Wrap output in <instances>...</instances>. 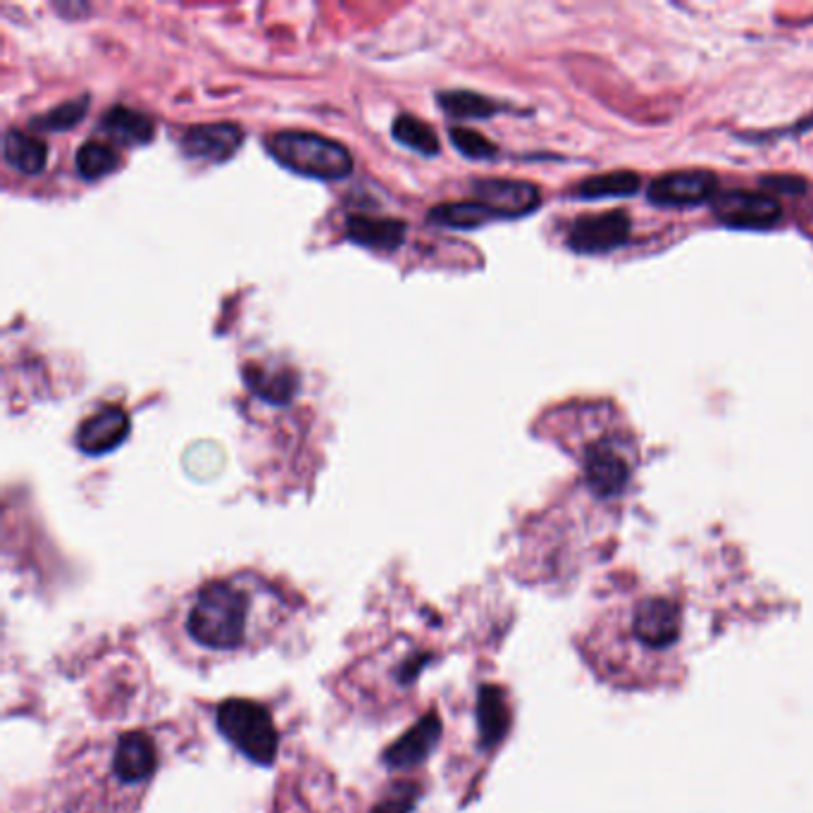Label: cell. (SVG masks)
<instances>
[{
	"instance_id": "d4e9b609",
	"label": "cell",
	"mask_w": 813,
	"mask_h": 813,
	"mask_svg": "<svg viewBox=\"0 0 813 813\" xmlns=\"http://www.w3.org/2000/svg\"><path fill=\"white\" fill-rule=\"evenodd\" d=\"M448 139H451V144H454L461 150V154L465 158L487 160V158H494L496 156V146L487 137H482L479 131L465 129V127H451L448 129Z\"/></svg>"
},
{
	"instance_id": "30bf717a",
	"label": "cell",
	"mask_w": 813,
	"mask_h": 813,
	"mask_svg": "<svg viewBox=\"0 0 813 813\" xmlns=\"http://www.w3.org/2000/svg\"><path fill=\"white\" fill-rule=\"evenodd\" d=\"M241 144H244V131L234 123L193 125L187 127L182 137H179L184 156L210 162L230 160Z\"/></svg>"
},
{
	"instance_id": "ba28073f",
	"label": "cell",
	"mask_w": 813,
	"mask_h": 813,
	"mask_svg": "<svg viewBox=\"0 0 813 813\" xmlns=\"http://www.w3.org/2000/svg\"><path fill=\"white\" fill-rule=\"evenodd\" d=\"M630 236V218L623 210L578 218L570 228L568 244L578 253H606L623 246Z\"/></svg>"
},
{
	"instance_id": "ffe728a7",
	"label": "cell",
	"mask_w": 813,
	"mask_h": 813,
	"mask_svg": "<svg viewBox=\"0 0 813 813\" xmlns=\"http://www.w3.org/2000/svg\"><path fill=\"white\" fill-rule=\"evenodd\" d=\"M74 162H77V172L84 179H101L119 168L123 156H119V150L113 148L110 144L88 139L77 148V158H74Z\"/></svg>"
},
{
	"instance_id": "7a4b0ae2",
	"label": "cell",
	"mask_w": 813,
	"mask_h": 813,
	"mask_svg": "<svg viewBox=\"0 0 813 813\" xmlns=\"http://www.w3.org/2000/svg\"><path fill=\"white\" fill-rule=\"evenodd\" d=\"M282 168L313 179H344L353 170L349 148L315 131H277L265 141Z\"/></svg>"
},
{
	"instance_id": "3957f363",
	"label": "cell",
	"mask_w": 813,
	"mask_h": 813,
	"mask_svg": "<svg viewBox=\"0 0 813 813\" xmlns=\"http://www.w3.org/2000/svg\"><path fill=\"white\" fill-rule=\"evenodd\" d=\"M218 728L253 763L270 766L277 759L279 732L263 704L228 699L218 709Z\"/></svg>"
},
{
	"instance_id": "7c38bea8",
	"label": "cell",
	"mask_w": 813,
	"mask_h": 813,
	"mask_svg": "<svg viewBox=\"0 0 813 813\" xmlns=\"http://www.w3.org/2000/svg\"><path fill=\"white\" fill-rule=\"evenodd\" d=\"M584 477L599 496H615L627 485L630 468L621 454L606 444H594L584 454Z\"/></svg>"
},
{
	"instance_id": "277c9868",
	"label": "cell",
	"mask_w": 813,
	"mask_h": 813,
	"mask_svg": "<svg viewBox=\"0 0 813 813\" xmlns=\"http://www.w3.org/2000/svg\"><path fill=\"white\" fill-rule=\"evenodd\" d=\"M630 635L642 652L664 654L680 637V609L668 599H642L630 611Z\"/></svg>"
},
{
	"instance_id": "6da1fadb",
	"label": "cell",
	"mask_w": 813,
	"mask_h": 813,
	"mask_svg": "<svg viewBox=\"0 0 813 813\" xmlns=\"http://www.w3.org/2000/svg\"><path fill=\"white\" fill-rule=\"evenodd\" d=\"M255 619L249 582L215 580L201 587L189 609L187 630L196 644L213 652H234L249 644Z\"/></svg>"
},
{
	"instance_id": "d6986e66",
	"label": "cell",
	"mask_w": 813,
	"mask_h": 813,
	"mask_svg": "<svg viewBox=\"0 0 813 813\" xmlns=\"http://www.w3.org/2000/svg\"><path fill=\"white\" fill-rule=\"evenodd\" d=\"M640 189V177L630 170H615L606 175L587 177L576 187L580 199H615V196H632Z\"/></svg>"
},
{
	"instance_id": "5bb4252c",
	"label": "cell",
	"mask_w": 813,
	"mask_h": 813,
	"mask_svg": "<svg viewBox=\"0 0 813 813\" xmlns=\"http://www.w3.org/2000/svg\"><path fill=\"white\" fill-rule=\"evenodd\" d=\"M442 722L434 714L423 718L413 730L405 732L399 742L391 745L384 754V763L391 768H413L423 761L440 740Z\"/></svg>"
},
{
	"instance_id": "8fae6325",
	"label": "cell",
	"mask_w": 813,
	"mask_h": 813,
	"mask_svg": "<svg viewBox=\"0 0 813 813\" xmlns=\"http://www.w3.org/2000/svg\"><path fill=\"white\" fill-rule=\"evenodd\" d=\"M129 434V415L119 405H103L77 430V446L88 456L108 454Z\"/></svg>"
},
{
	"instance_id": "5b68a950",
	"label": "cell",
	"mask_w": 813,
	"mask_h": 813,
	"mask_svg": "<svg viewBox=\"0 0 813 813\" xmlns=\"http://www.w3.org/2000/svg\"><path fill=\"white\" fill-rule=\"evenodd\" d=\"M714 215L730 228L766 230L780 222L782 208L761 191H720L714 199Z\"/></svg>"
},
{
	"instance_id": "2e32d148",
	"label": "cell",
	"mask_w": 813,
	"mask_h": 813,
	"mask_svg": "<svg viewBox=\"0 0 813 813\" xmlns=\"http://www.w3.org/2000/svg\"><path fill=\"white\" fill-rule=\"evenodd\" d=\"M3 156L12 170L22 175H39L49 162V146L41 137H34V134L8 129L3 137Z\"/></svg>"
},
{
	"instance_id": "e0dca14e",
	"label": "cell",
	"mask_w": 813,
	"mask_h": 813,
	"mask_svg": "<svg viewBox=\"0 0 813 813\" xmlns=\"http://www.w3.org/2000/svg\"><path fill=\"white\" fill-rule=\"evenodd\" d=\"M492 220H496V215L487 205H482L475 199L440 203L430 210V222L440 224V228H451V230H475Z\"/></svg>"
},
{
	"instance_id": "cb8c5ba5",
	"label": "cell",
	"mask_w": 813,
	"mask_h": 813,
	"mask_svg": "<svg viewBox=\"0 0 813 813\" xmlns=\"http://www.w3.org/2000/svg\"><path fill=\"white\" fill-rule=\"evenodd\" d=\"M88 110V96L70 98L65 103L55 105V108L46 110L43 115L32 119V127L39 131H65L74 125H80Z\"/></svg>"
},
{
	"instance_id": "484cf974",
	"label": "cell",
	"mask_w": 813,
	"mask_h": 813,
	"mask_svg": "<svg viewBox=\"0 0 813 813\" xmlns=\"http://www.w3.org/2000/svg\"><path fill=\"white\" fill-rule=\"evenodd\" d=\"M418 800L415 785H399L394 792H389L384 800L374 806L372 813H411Z\"/></svg>"
},
{
	"instance_id": "9c48e42d",
	"label": "cell",
	"mask_w": 813,
	"mask_h": 813,
	"mask_svg": "<svg viewBox=\"0 0 813 813\" xmlns=\"http://www.w3.org/2000/svg\"><path fill=\"white\" fill-rule=\"evenodd\" d=\"M475 201L487 205L496 218H518L532 213L541 193L535 184L522 179H479L473 184Z\"/></svg>"
},
{
	"instance_id": "8992f818",
	"label": "cell",
	"mask_w": 813,
	"mask_h": 813,
	"mask_svg": "<svg viewBox=\"0 0 813 813\" xmlns=\"http://www.w3.org/2000/svg\"><path fill=\"white\" fill-rule=\"evenodd\" d=\"M160 754L156 740L146 732H127L115 742L110 773L127 788H139L154 778Z\"/></svg>"
},
{
	"instance_id": "7402d4cb",
	"label": "cell",
	"mask_w": 813,
	"mask_h": 813,
	"mask_svg": "<svg viewBox=\"0 0 813 813\" xmlns=\"http://www.w3.org/2000/svg\"><path fill=\"white\" fill-rule=\"evenodd\" d=\"M479 726L487 745H494L508 728V709L499 689L485 687L479 697Z\"/></svg>"
},
{
	"instance_id": "52a82bcc",
	"label": "cell",
	"mask_w": 813,
	"mask_h": 813,
	"mask_svg": "<svg viewBox=\"0 0 813 813\" xmlns=\"http://www.w3.org/2000/svg\"><path fill=\"white\" fill-rule=\"evenodd\" d=\"M718 179L709 170H683L658 177L650 187V201L664 208L699 205L716 199Z\"/></svg>"
},
{
	"instance_id": "ac0fdd59",
	"label": "cell",
	"mask_w": 813,
	"mask_h": 813,
	"mask_svg": "<svg viewBox=\"0 0 813 813\" xmlns=\"http://www.w3.org/2000/svg\"><path fill=\"white\" fill-rule=\"evenodd\" d=\"M244 378H246V384L255 391V394H261L263 399L273 401V403H287L294 391H296V374L292 370H277V372H270L261 366H249L244 370Z\"/></svg>"
},
{
	"instance_id": "603a6c76",
	"label": "cell",
	"mask_w": 813,
	"mask_h": 813,
	"mask_svg": "<svg viewBox=\"0 0 813 813\" xmlns=\"http://www.w3.org/2000/svg\"><path fill=\"white\" fill-rule=\"evenodd\" d=\"M436 101L451 117H492L499 110V103L475 92H442Z\"/></svg>"
},
{
	"instance_id": "4fadbf2b",
	"label": "cell",
	"mask_w": 813,
	"mask_h": 813,
	"mask_svg": "<svg viewBox=\"0 0 813 813\" xmlns=\"http://www.w3.org/2000/svg\"><path fill=\"white\" fill-rule=\"evenodd\" d=\"M346 236L372 251H394L405 239V222L397 218L351 215L346 220Z\"/></svg>"
},
{
	"instance_id": "9a60e30c",
	"label": "cell",
	"mask_w": 813,
	"mask_h": 813,
	"mask_svg": "<svg viewBox=\"0 0 813 813\" xmlns=\"http://www.w3.org/2000/svg\"><path fill=\"white\" fill-rule=\"evenodd\" d=\"M101 131L119 146H144L154 139L156 125L148 115L127 105H113L101 117Z\"/></svg>"
},
{
	"instance_id": "44dd1931",
	"label": "cell",
	"mask_w": 813,
	"mask_h": 813,
	"mask_svg": "<svg viewBox=\"0 0 813 813\" xmlns=\"http://www.w3.org/2000/svg\"><path fill=\"white\" fill-rule=\"evenodd\" d=\"M391 134H394V139L399 144L418 150V154H423V156L440 154V139H436L434 129L427 123H423V119H418L409 113H401L394 119V125H391Z\"/></svg>"
}]
</instances>
